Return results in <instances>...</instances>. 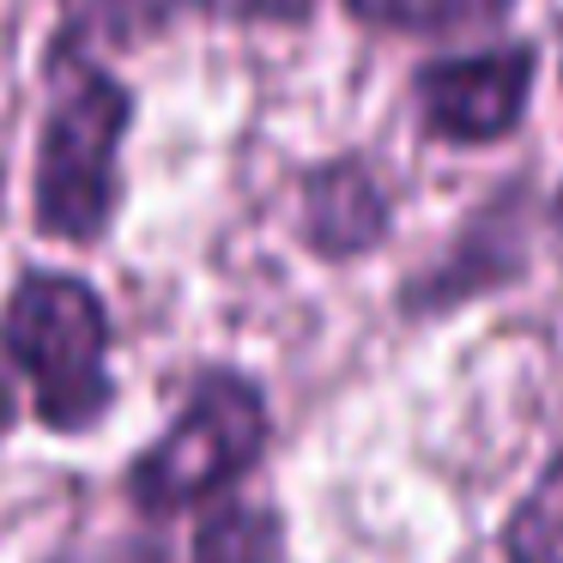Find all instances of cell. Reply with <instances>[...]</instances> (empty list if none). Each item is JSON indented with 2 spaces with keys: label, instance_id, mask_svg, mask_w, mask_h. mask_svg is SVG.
Listing matches in <instances>:
<instances>
[{
  "label": "cell",
  "instance_id": "7",
  "mask_svg": "<svg viewBox=\"0 0 563 563\" xmlns=\"http://www.w3.org/2000/svg\"><path fill=\"white\" fill-rule=\"evenodd\" d=\"M188 13V0H55V49L91 55L98 49H146L164 31H176V19Z\"/></svg>",
  "mask_w": 563,
  "mask_h": 563
},
{
  "label": "cell",
  "instance_id": "6",
  "mask_svg": "<svg viewBox=\"0 0 563 563\" xmlns=\"http://www.w3.org/2000/svg\"><path fill=\"white\" fill-rule=\"evenodd\" d=\"M521 188H503L490 207H478L466 219V231L449 243V255L437 267L412 273L400 285V316H449V309L473 303L485 291H503L509 279H521L527 249H521V212H515Z\"/></svg>",
  "mask_w": 563,
  "mask_h": 563
},
{
  "label": "cell",
  "instance_id": "13",
  "mask_svg": "<svg viewBox=\"0 0 563 563\" xmlns=\"http://www.w3.org/2000/svg\"><path fill=\"white\" fill-rule=\"evenodd\" d=\"M19 418H25V400H19V388H13V376L0 369V442L19 430Z\"/></svg>",
  "mask_w": 563,
  "mask_h": 563
},
{
  "label": "cell",
  "instance_id": "14",
  "mask_svg": "<svg viewBox=\"0 0 563 563\" xmlns=\"http://www.w3.org/2000/svg\"><path fill=\"white\" fill-rule=\"evenodd\" d=\"M551 236H558V255H563V188H558V200H551Z\"/></svg>",
  "mask_w": 563,
  "mask_h": 563
},
{
  "label": "cell",
  "instance_id": "9",
  "mask_svg": "<svg viewBox=\"0 0 563 563\" xmlns=\"http://www.w3.org/2000/svg\"><path fill=\"white\" fill-rule=\"evenodd\" d=\"M345 13L369 31H400V37H442V31L503 25L515 0H340Z\"/></svg>",
  "mask_w": 563,
  "mask_h": 563
},
{
  "label": "cell",
  "instance_id": "2",
  "mask_svg": "<svg viewBox=\"0 0 563 563\" xmlns=\"http://www.w3.org/2000/svg\"><path fill=\"white\" fill-rule=\"evenodd\" d=\"M49 98L31 140V231L62 249H98L122 219V152L134 86L103 62L49 43Z\"/></svg>",
  "mask_w": 563,
  "mask_h": 563
},
{
  "label": "cell",
  "instance_id": "10",
  "mask_svg": "<svg viewBox=\"0 0 563 563\" xmlns=\"http://www.w3.org/2000/svg\"><path fill=\"white\" fill-rule=\"evenodd\" d=\"M503 563H563V449L503 521Z\"/></svg>",
  "mask_w": 563,
  "mask_h": 563
},
{
  "label": "cell",
  "instance_id": "4",
  "mask_svg": "<svg viewBox=\"0 0 563 563\" xmlns=\"http://www.w3.org/2000/svg\"><path fill=\"white\" fill-rule=\"evenodd\" d=\"M539 79L533 43H490L466 55H430L412 74V110L437 146H497L521 128Z\"/></svg>",
  "mask_w": 563,
  "mask_h": 563
},
{
  "label": "cell",
  "instance_id": "5",
  "mask_svg": "<svg viewBox=\"0 0 563 563\" xmlns=\"http://www.w3.org/2000/svg\"><path fill=\"white\" fill-rule=\"evenodd\" d=\"M297 236L316 261H364L394 236V195L364 152L316 158L297 183Z\"/></svg>",
  "mask_w": 563,
  "mask_h": 563
},
{
  "label": "cell",
  "instance_id": "11",
  "mask_svg": "<svg viewBox=\"0 0 563 563\" xmlns=\"http://www.w3.org/2000/svg\"><path fill=\"white\" fill-rule=\"evenodd\" d=\"M37 563H176L164 533L134 527V533H74L62 545H49Z\"/></svg>",
  "mask_w": 563,
  "mask_h": 563
},
{
  "label": "cell",
  "instance_id": "12",
  "mask_svg": "<svg viewBox=\"0 0 563 563\" xmlns=\"http://www.w3.org/2000/svg\"><path fill=\"white\" fill-rule=\"evenodd\" d=\"M212 25H309L321 0H188Z\"/></svg>",
  "mask_w": 563,
  "mask_h": 563
},
{
  "label": "cell",
  "instance_id": "1",
  "mask_svg": "<svg viewBox=\"0 0 563 563\" xmlns=\"http://www.w3.org/2000/svg\"><path fill=\"white\" fill-rule=\"evenodd\" d=\"M0 369L25 382V418L49 437H91L122 400L110 297L74 267H19L0 297Z\"/></svg>",
  "mask_w": 563,
  "mask_h": 563
},
{
  "label": "cell",
  "instance_id": "8",
  "mask_svg": "<svg viewBox=\"0 0 563 563\" xmlns=\"http://www.w3.org/2000/svg\"><path fill=\"white\" fill-rule=\"evenodd\" d=\"M183 563H285V515L255 497H219L195 515Z\"/></svg>",
  "mask_w": 563,
  "mask_h": 563
},
{
  "label": "cell",
  "instance_id": "3",
  "mask_svg": "<svg viewBox=\"0 0 563 563\" xmlns=\"http://www.w3.org/2000/svg\"><path fill=\"white\" fill-rule=\"evenodd\" d=\"M273 449L267 382L243 364H200L188 376L176 418L134 449L122 466V503L146 527L200 515L207 503L236 497L243 478Z\"/></svg>",
  "mask_w": 563,
  "mask_h": 563
}]
</instances>
